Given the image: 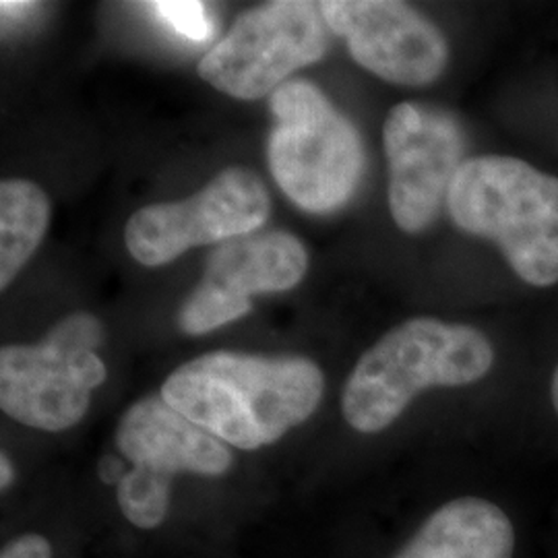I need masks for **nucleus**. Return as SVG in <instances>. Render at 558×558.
I'll return each mask as SVG.
<instances>
[{"label": "nucleus", "mask_w": 558, "mask_h": 558, "mask_svg": "<svg viewBox=\"0 0 558 558\" xmlns=\"http://www.w3.org/2000/svg\"><path fill=\"white\" fill-rule=\"evenodd\" d=\"M493 364L495 350L478 329L426 317L405 320L354 366L341 398L343 418L354 430L375 435L424 389L472 385Z\"/></svg>", "instance_id": "nucleus-2"}, {"label": "nucleus", "mask_w": 558, "mask_h": 558, "mask_svg": "<svg viewBox=\"0 0 558 558\" xmlns=\"http://www.w3.org/2000/svg\"><path fill=\"white\" fill-rule=\"evenodd\" d=\"M515 527L499 505L463 497L439 507L393 558H513Z\"/></svg>", "instance_id": "nucleus-12"}, {"label": "nucleus", "mask_w": 558, "mask_h": 558, "mask_svg": "<svg viewBox=\"0 0 558 558\" xmlns=\"http://www.w3.org/2000/svg\"><path fill=\"white\" fill-rule=\"evenodd\" d=\"M117 445L133 463L119 482L120 511L141 530L163 523L170 509V482L177 474L218 478L232 465L226 442L184 418L161 396L141 399L126 410Z\"/></svg>", "instance_id": "nucleus-6"}, {"label": "nucleus", "mask_w": 558, "mask_h": 558, "mask_svg": "<svg viewBox=\"0 0 558 558\" xmlns=\"http://www.w3.org/2000/svg\"><path fill=\"white\" fill-rule=\"evenodd\" d=\"M278 119L269 137V168L299 207L325 214L359 186L364 149L354 124L306 81H288L271 96Z\"/></svg>", "instance_id": "nucleus-4"}, {"label": "nucleus", "mask_w": 558, "mask_h": 558, "mask_svg": "<svg viewBox=\"0 0 558 558\" xmlns=\"http://www.w3.org/2000/svg\"><path fill=\"white\" fill-rule=\"evenodd\" d=\"M50 221V201L23 179L0 184V288H7L40 246Z\"/></svg>", "instance_id": "nucleus-13"}, {"label": "nucleus", "mask_w": 558, "mask_h": 558, "mask_svg": "<svg viewBox=\"0 0 558 558\" xmlns=\"http://www.w3.org/2000/svg\"><path fill=\"white\" fill-rule=\"evenodd\" d=\"M308 267L306 248L286 232H263L228 240L207 260L199 286L184 300L180 329L203 336L244 317L251 296L290 290Z\"/></svg>", "instance_id": "nucleus-10"}, {"label": "nucleus", "mask_w": 558, "mask_h": 558, "mask_svg": "<svg viewBox=\"0 0 558 558\" xmlns=\"http://www.w3.org/2000/svg\"><path fill=\"white\" fill-rule=\"evenodd\" d=\"M550 398H553V405H555V412L558 416V366L553 375V385H550Z\"/></svg>", "instance_id": "nucleus-18"}, {"label": "nucleus", "mask_w": 558, "mask_h": 558, "mask_svg": "<svg viewBox=\"0 0 558 558\" xmlns=\"http://www.w3.org/2000/svg\"><path fill=\"white\" fill-rule=\"evenodd\" d=\"M389 163V209L403 232L416 234L439 216L463 166L465 140L449 112L403 101L383 126Z\"/></svg>", "instance_id": "nucleus-9"}, {"label": "nucleus", "mask_w": 558, "mask_h": 558, "mask_svg": "<svg viewBox=\"0 0 558 558\" xmlns=\"http://www.w3.org/2000/svg\"><path fill=\"white\" fill-rule=\"evenodd\" d=\"M323 387L311 360L211 352L179 366L160 396L221 442L255 451L311 418Z\"/></svg>", "instance_id": "nucleus-1"}, {"label": "nucleus", "mask_w": 558, "mask_h": 558, "mask_svg": "<svg viewBox=\"0 0 558 558\" xmlns=\"http://www.w3.org/2000/svg\"><path fill=\"white\" fill-rule=\"evenodd\" d=\"M329 29L348 40L352 59L380 80L420 87L440 77L449 48L439 29L393 0L320 2Z\"/></svg>", "instance_id": "nucleus-11"}, {"label": "nucleus", "mask_w": 558, "mask_h": 558, "mask_svg": "<svg viewBox=\"0 0 558 558\" xmlns=\"http://www.w3.org/2000/svg\"><path fill=\"white\" fill-rule=\"evenodd\" d=\"M269 209L263 180L246 168H228L189 199L141 207L126 223L124 242L140 263L158 267L193 246L253 234Z\"/></svg>", "instance_id": "nucleus-8"}, {"label": "nucleus", "mask_w": 558, "mask_h": 558, "mask_svg": "<svg viewBox=\"0 0 558 558\" xmlns=\"http://www.w3.org/2000/svg\"><path fill=\"white\" fill-rule=\"evenodd\" d=\"M36 4L34 2H15V0H2L0 9L4 17H25L27 13H32Z\"/></svg>", "instance_id": "nucleus-16"}, {"label": "nucleus", "mask_w": 558, "mask_h": 558, "mask_svg": "<svg viewBox=\"0 0 558 558\" xmlns=\"http://www.w3.org/2000/svg\"><path fill=\"white\" fill-rule=\"evenodd\" d=\"M447 209L463 232L497 242L523 281L557 283V177L518 158H472L459 168Z\"/></svg>", "instance_id": "nucleus-3"}, {"label": "nucleus", "mask_w": 558, "mask_h": 558, "mask_svg": "<svg viewBox=\"0 0 558 558\" xmlns=\"http://www.w3.org/2000/svg\"><path fill=\"white\" fill-rule=\"evenodd\" d=\"M145 7H149L158 20L163 21L168 27H172L186 40L203 44L214 36V23L209 20L203 2L160 0V2H147Z\"/></svg>", "instance_id": "nucleus-14"}, {"label": "nucleus", "mask_w": 558, "mask_h": 558, "mask_svg": "<svg viewBox=\"0 0 558 558\" xmlns=\"http://www.w3.org/2000/svg\"><path fill=\"white\" fill-rule=\"evenodd\" d=\"M0 463H2V488H7L11 484V480H13V468H11L7 456H2Z\"/></svg>", "instance_id": "nucleus-17"}, {"label": "nucleus", "mask_w": 558, "mask_h": 558, "mask_svg": "<svg viewBox=\"0 0 558 558\" xmlns=\"http://www.w3.org/2000/svg\"><path fill=\"white\" fill-rule=\"evenodd\" d=\"M100 320L77 313L54 325L36 345H4L0 352V408L25 426L59 433L85 416L92 391L108 371L96 348Z\"/></svg>", "instance_id": "nucleus-5"}, {"label": "nucleus", "mask_w": 558, "mask_h": 558, "mask_svg": "<svg viewBox=\"0 0 558 558\" xmlns=\"http://www.w3.org/2000/svg\"><path fill=\"white\" fill-rule=\"evenodd\" d=\"M329 25L320 4L279 0L242 13L199 62L201 80L239 100L274 96L288 77L323 59Z\"/></svg>", "instance_id": "nucleus-7"}, {"label": "nucleus", "mask_w": 558, "mask_h": 558, "mask_svg": "<svg viewBox=\"0 0 558 558\" xmlns=\"http://www.w3.org/2000/svg\"><path fill=\"white\" fill-rule=\"evenodd\" d=\"M0 558H52V548L48 539L38 534H27L7 544Z\"/></svg>", "instance_id": "nucleus-15"}]
</instances>
